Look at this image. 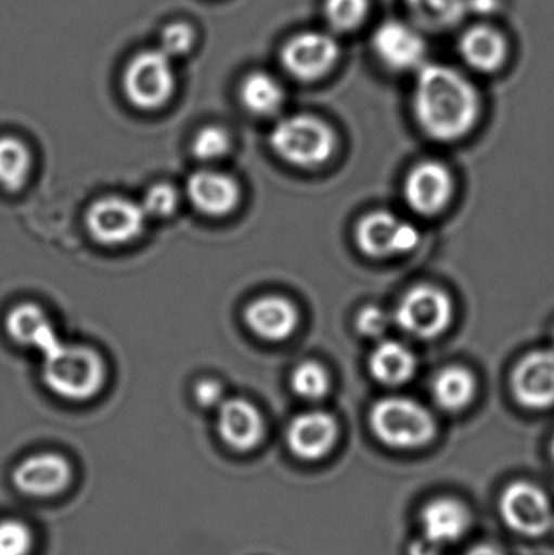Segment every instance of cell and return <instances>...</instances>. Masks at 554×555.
Instances as JSON below:
<instances>
[{
    "mask_svg": "<svg viewBox=\"0 0 554 555\" xmlns=\"http://www.w3.org/2000/svg\"><path fill=\"white\" fill-rule=\"evenodd\" d=\"M514 398L529 410L554 404V351L539 349L520 359L513 374Z\"/></svg>",
    "mask_w": 554,
    "mask_h": 555,
    "instance_id": "cell-12",
    "label": "cell"
},
{
    "mask_svg": "<svg viewBox=\"0 0 554 555\" xmlns=\"http://www.w3.org/2000/svg\"><path fill=\"white\" fill-rule=\"evenodd\" d=\"M178 204V192L172 185L156 184L149 189L140 205H142L146 217L166 218L175 214Z\"/></svg>",
    "mask_w": 554,
    "mask_h": 555,
    "instance_id": "cell-32",
    "label": "cell"
},
{
    "mask_svg": "<svg viewBox=\"0 0 554 555\" xmlns=\"http://www.w3.org/2000/svg\"><path fill=\"white\" fill-rule=\"evenodd\" d=\"M371 0H324L322 15L334 35L358 31L370 18Z\"/></svg>",
    "mask_w": 554,
    "mask_h": 555,
    "instance_id": "cell-27",
    "label": "cell"
},
{
    "mask_svg": "<svg viewBox=\"0 0 554 555\" xmlns=\"http://www.w3.org/2000/svg\"><path fill=\"white\" fill-rule=\"evenodd\" d=\"M31 163V153L22 140L0 137V188L3 191L18 192L28 181Z\"/></svg>",
    "mask_w": 554,
    "mask_h": 555,
    "instance_id": "cell-25",
    "label": "cell"
},
{
    "mask_svg": "<svg viewBox=\"0 0 554 555\" xmlns=\"http://www.w3.org/2000/svg\"><path fill=\"white\" fill-rule=\"evenodd\" d=\"M42 378L57 397L70 401L90 400L103 387L104 364L93 349L65 345L59 339L42 352Z\"/></svg>",
    "mask_w": 554,
    "mask_h": 555,
    "instance_id": "cell-2",
    "label": "cell"
},
{
    "mask_svg": "<svg viewBox=\"0 0 554 555\" xmlns=\"http://www.w3.org/2000/svg\"><path fill=\"white\" fill-rule=\"evenodd\" d=\"M195 400L204 408H218L224 401L223 388L217 380L205 378L195 385Z\"/></svg>",
    "mask_w": 554,
    "mask_h": 555,
    "instance_id": "cell-34",
    "label": "cell"
},
{
    "mask_svg": "<svg viewBox=\"0 0 554 555\" xmlns=\"http://www.w3.org/2000/svg\"><path fill=\"white\" fill-rule=\"evenodd\" d=\"M218 433L236 450L254 449L263 437V420L249 401L228 398L218 406Z\"/></svg>",
    "mask_w": 554,
    "mask_h": 555,
    "instance_id": "cell-17",
    "label": "cell"
},
{
    "mask_svg": "<svg viewBox=\"0 0 554 555\" xmlns=\"http://www.w3.org/2000/svg\"><path fill=\"white\" fill-rule=\"evenodd\" d=\"M387 325H389V320H387L386 312L379 307L368 306L358 313V332L368 338H377V336L384 335V332L389 328Z\"/></svg>",
    "mask_w": 554,
    "mask_h": 555,
    "instance_id": "cell-33",
    "label": "cell"
},
{
    "mask_svg": "<svg viewBox=\"0 0 554 555\" xmlns=\"http://www.w3.org/2000/svg\"><path fill=\"white\" fill-rule=\"evenodd\" d=\"M552 453H553V460H554V440H553Z\"/></svg>",
    "mask_w": 554,
    "mask_h": 555,
    "instance_id": "cell-38",
    "label": "cell"
},
{
    "mask_svg": "<svg viewBox=\"0 0 554 555\" xmlns=\"http://www.w3.org/2000/svg\"><path fill=\"white\" fill-rule=\"evenodd\" d=\"M371 49L377 61L396 74H412L426 64L428 44L412 23L390 18L379 23L371 36Z\"/></svg>",
    "mask_w": 554,
    "mask_h": 555,
    "instance_id": "cell-7",
    "label": "cell"
},
{
    "mask_svg": "<svg viewBox=\"0 0 554 555\" xmlns=\"http://www.w3.org/2000/svg\"><path fill=\"white\" fill-rule=\"evenodd\" d=\"M292 387L298 397L309 401L322 400L331 388L328 372L318 362H302L292 375Z\"/></svg>",
    "mask_w": 554,
    "mask_h": 555,
    "instance_id": "cell-28",
    "label": "cell"
},
{
    "mask_svg": "<svg viewBox=\"0 0 554 555\" xmlns=\"http://www.w3.org/2000/svg\"><path fill=\"white\" fill-rule=\"evenodd\" d=\"M337 440V423L324 411H308L289 423L286 442L299 460H321L334 449Z\"/></svg>",
    "mask_w": 554,
    "mask_h": 555,
    "instance_id": "cell-16",
    "label": "cell"
},
{
    "mask_svg": "<svg viewBox=\"0 0 554 555\" xmlns=\"http://www.w3.org/2000/svg\"><path fill=\"white\" fill-rule=\"evenodd\" d=\"M458 51L464 64L472 70L494 74L506 64L510 42L497 26L475 23L459 36Z\"/></svg>",
    "mask_w": 554,
    "mask_h": 555,
    "instance_id": "cell-15",
    "label": "cell"
},
{
    "mask_svg": "<svg viewBox=\"0 0 554 555\" xmlns=\"http://www.w3.org/2000/svg\"><path fill=\"white\" fill-rule=\"evenodd\" d=\"M146 218L142 205L129 198L104 197L88 208L87 228L98 243L120 246L142 234Z\"/></svg>",
    "mask_w": 554,
    "mask_h": 555,
    "instance_id": "cell-9",
    "label": "cell"
},
{
    "mask_svg": "<svg viewBox=\"0 0 554 555\" xmlns=\"http://www.w3.org/2000/svg\"><path fill=\"white\" fill-rule=\"evenodd\" d=\"M553 527H554V521H553Z\"/></svg>",
    "mask_w": 554,
    "mask_h": 555,
    "instance_id": "cell-39",
    "label": "cell"
},
{
    "mask_svg": "<svg viewBox=\"0 0 554 555\" xmlns=\"http://www.w3.org/2000/svg\"><path fill=\"white\" fill-rule=\"evenodd\" d=\"M5 332L13 341L38 349L41 354L59 341L44 310L29 302L18 304L7 313Z\"/></svg>",
    "mask_w": 554,
    "mask_h": 555,
    "instance_id": "cell-21",
    "label": "cell"
},
{
    "mask_svg": "<svg viewBox=\"0 0 554 555\" xmlns=\"http://www.w3.org/2000/svg\"><path fill=\"white\" fill-rule=\"evenodd\" d=\"M188 197L198 211L208 217H223L240 204V185L230 176L198 171L189 178Z\"/></svg>",
    "mask_w": 554,
    "mask_h": 555,
    "instance_id": "cell-19",
    "label": "cell"
},
{
    "mask_svg": "<svg viewBox=\"0 0 554 555\" xmlns=\"http://www.w3.org/2000/svg\"><path fill=\"white\" fill-rule=\"evenodd\" d=\"M454 182L451 172L441 163L425 162L410 171L405 181V201L423 217H433L451 202Z\"/></svg>",
    "mask_w": 554,
    "mask_h": 555,
    "instance_id": "cell-13",
    "label": "cell"
},
{
    "mask_svg": "<svg viewBox=\"0 0 554 555\" xmlns=\"http://www.w3.org/2000/svg\"><path fill=\"white\" fill-rule=\"evenodd\" d=\"M418 243V230L389 211H373L357 227L358 247L373 259L412 253Z\"/></svg>",
    "mask_w": 554,
    "mask_h": 555,
    "instance_id": "cell-11",
    "label": "cell"
},
{
    "mask_svg": "<svg viewBox=\"0 0 554 555\" xmlns=\"http://www.w3.org/2000/svg\"><path fill=\"white\" fill-rule=\"evenodd\" d=\"M231 140L227 130L221 127H205L195 135L192 142V153L202 162L221 159L230 152Z\"/></svg>",
    "mask_w": 554,
    "mask_h": 555,
    "instance_id": "cell-29",
    "label": "cell"
},
{
    "mask_svg": "<svg viewBox=\"0 0 554 555\" xmlns=\"http://www.w3.org/2000/svg\"><path fill=\"white\" fill-rule=\"evenodd\" d=\"M477 393V382L468 369L461 365H449L442 369L433 380V397L436 403L446 411L464 410Z\"/></svg>",
    "mask_w": 554,
    "mask_h": 555,
    "instance_id": "cell-24",
    "label": "cell"
},
{
    "mask_svg": "<svg viewBox=\"0 0 554 555\" xmlns=\"http://www.w3.org/2000/svg\"><path fill=\"white\" fill-rule=\"evenodd\" d=\"M250 332L267 341H283L298 325V310L285 297L263 296L244 310Z\"/></svg>",
    "mask_w": 554,
    "mask_h": 555,
    "instance_id": "cell-18",
    "label": "cell"
},
{
    "mask_svg": "<svg viewBox=\"0 0 554 555\" xmlns=\"http://www.w3.org/2000/svg\"><path fill=\"white\" fill-rule=\"evenodd\" d=\"M240 98L249 113L256 116H272L282 109L286 93L279 78L269 72L257 70L244 77Z\"/></svg>",
    "mask_w": 554,
    "mask_h": 555,
    "instance_id": "cell-23",
    "label": "cell"
},
{
    "mask_svg": "<svg viewBox=\"0 0 554 555\" xmlns=\"http://www.w3.org/2000/svg\"><path fill=\"white\" fill-rule=\"evenodd\" d=\"M31 547L33 534L23 521H0V555H28Z\"/></svg>",
    "mask_w": 554,
    "mask_h": 555,
    "instance_id": "cell-31",
    "label": "cell"
},
{
    "mask_svg": "<svg viewBox=\"0 0 554 555\" xmlns=\"http://www.w3.org/2000/svg\"><path fill=\"white\" fill-rule=\"evenodd\" d=\"M72 469L64 456L39 453L23 460L12 473L16 491L28 498H51L67 488Z\"/></svg>",
    "mask_w": 554,
    "mask_h": 555,
    "instance_id": "cell-14",
    "label": "cell"
},
{
    "mask_svg": "<svg viewBox=\"0 0 554 555\" xmlns=\"http://www.w3.org/2000/svg\"><path fill=\"white\" fill-rule=\"evenodd\" d=\"M340 55V41L331 29H306L282 46L280 62L295 80L318 81L334 70Z\"/></svg>",
    "mask_w": 554,
    "mask_h": 555,
    "instance_id": "cell-6",
    "label": "cell"
},
{
    "mask_svg": "<svg viewBox=\"0 0 554 555\" xmlns=\"http://www.w3.org/2000/svg\"><path fill=\"white\" fill-rule=\"evenodd\" d=\"M413 113L426 135L439 142H454L478 122L480 94L459 68L426 62L416 72Z\"/></svg>",
    "mask_w": 554,
    "mask_h": 555,
    "instance_id": "cell-1",
    "label": "cell"
},
{
    "mask_svg": "<svg viewBox=\"0 0 554 555\" xmlns=\"http://www.w3.org/2000/svg\"><path fill=\"white\" fill-rule=\"evenodd\" d=\"M396 322L403 332L420 339L442 335L452 322V302L445 291L428 284L415 286L400 300Z\"/></svg>",
    "mask_w": 554,
    "mask_h": 555,
    "instance_id": "cell-8",
    "label": "cell"
},
{
    "mask_svg": "<svg viewBox=\"0 0 554 555\" xmlns=\"http://www.w3.org/2000/svg\"><path fill=\"white\" fill-rule=\"evenodd\" d=\"M370 371L379 384L399 387L415 375L416 358L403 343L383 341L371 354Z\"/></svg>",
    "mask_w": 554,
    "mask_h": 555,
    "instance_id": "cell-22",
    "label": "cell"
},
{
    "mask_svg": "<svg viewBox=\"0 0 554 555\" xmlns=\"http://www.w3.org/2000/svg\"><path fill=\"white\" fill-rule=\"evenodd\" d=\"M273 152L298 168L324 165L335 149V133L327 122L308 114L285 117L270 133Z\"/></svg>",
    "mask_w": 554,
    "mask_h": 555,
    "instance_id": "cell-3",
    "label": "cell"
},
{
    "mask_svg": "<svg viewBox=\"0 0 554 555\" xmlns=\"http://www.w3.org/2000/svg\"><path fill=\"white\" fill-rule=\"evenodd\" d=\"M409 12L426 28L448 29L468 15V0H405Z\"/></svg>",
    "mask_w": 554,
    "mask_h": 555,
    "instance_id": "cell-26",
    "label": "cell"
},
{
    "mask_svg": "<svg viewBox=\"0 0 554 555\" xmlns=\"http://www.w3.org/2000/svg\"><path fill=\"white\" fill-rule=\"evenodd\" d=\"M500 7V0H468V13H480V15H487V13H494Z\"/></svg>",
    "mask_w": 554,
    "mask_h": 555,
    "instance_id": "cell-36",
    "label": "cell"
},
{
    "mask_svg": "<svg viewBox=\"0 0 554 555\" xmlns=\"http://www.w3.org/2000/svg\"><path fill=\"white\" fill-rule=\"evenodd\" d=\"M194 28L189 23L176 22L169 23L163 28L156 48L162 49L168 57L175 61V59L188 55L194 48Z\"/></svg>",
    "mask_w": 554,
    "mask_h": 555,
    "instance_id": "cell-30",
    "label": "cell"
},
{
    "mask_svg": "<svg viewBox=\"0 0 554 555\" xmlns=\"http://www.w3.org/2000/svg\"><path fill=\"white\" fill-rule=\"evenodd\" d=\"M472 515L461 501L451 498L436 499L422 512L423 533L439 546L455 543L471 528Z\"/></svg>",
    "mask_w": 554,
    "mask_h": 555,
    "instance_id": "cell-20",
    "label": "cell"
},
{
    "mask_svg": "<svg viewBox=\"0 0 554 555\" xmlns=\"http://www.w3.org/2000/svg\"><path fill=\"white\" fill-rule=\"evenodd\" d=\"M442 546H439L435 541L428 540V538L423 537L420 540L413 541L412 546H410L409 554L410 555H441Z\"/></svg>",
    "mask_w": 554,
    "mask_h": 555,
    "instance_id": "cell-35",
    "label": "cell"
},
{
    "mask_svg": "<svg viewBox=\"0 0 554 555\" xmlns=\"http://www.w3.org/2000/svg\"><path fill=\"white\" fill-rule=\"evenodd\" d=\"M500 508L507 527L524 537H542L553 527L552 502L532 482L517 481L507 486L501 495Z\"/></svg>",
    "mask_w": 554,
    "mask_h": 555,
    "instance_id": "cell-10",
    "label": "cell"
},
{
    "mask_svg": "<svg viewBox=\"0 0 554 555\" xmlns=\"http://www.w3.org/2000/svg\"><path fill=\"white\" fill-rule=\"evenodd\" d=\"M124 94L139 109H158L165 106L176 90V70L172 59L162 49L137 52L123 75Z\"/></svg>",
    "mask_w": 554,
    "mask_h": 555,
    "instance_id": "cell-5",
    "label": "cell"
},
{
    "mask_svg": "<svg viewBox=\"0 0 554 555\" xmlns=\"http://www.w3.org/2000/svg\"><path fill=\"white\" fill-rule=\"evenodd\" d=\"M467 555H504L498 547L490 544H480V546L472 547Z\"/></svg>",
    "mask_w": 554,
    "mask_h": 555,
    "instance_id": "cell-37",
    "label": "cell"
},
{
    "mask_svg": "<svg viewBox=\"0 0 554 555\" xmlns=\"http://www.w3.org/2000/svg\"><path fill=\"white\" fill-rule=\"evenodd\" d=\"M374 436L394 449H416L436 436L435 417L426 408L410 398L387 397L371 411Z\"/></svg>",
    "mask_w": 554,
    "mask_h": 555,
    "instance_id": "cell-4",
    "label": "cell"
}]
</instances>
